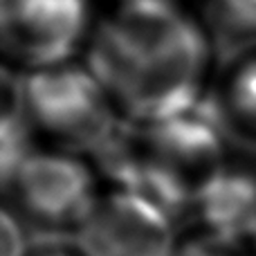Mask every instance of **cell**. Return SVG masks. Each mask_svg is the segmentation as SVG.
Masks as SVG:
<instances>
[{"label": "cell", "instance_id": "ba28073f", "mask_svg": "<svg viewBox=\"0 0 256 256\" xmlns=\"http://www.w3.org/2000/svg\"><path fill=\"white\" fill-rule=\"evenodd\" d=\"M207 102L227 137L256 148V45L220 66Z\"/></svg>", "mask_w": 256, "mask_h": 256}, {"label": "cell", "instance_id": "7a4b0ae2", "mask_svg": "<svg viewBox=\"0 0 256 256\" xmlns=\"http://www.w3.org/2000/svg\"><path fill=\"white\" fill-rule=\"evenodd\" d=\"M104 150L122 173L115 186L140 191L166 212L191 209L198 194L230 160L227 132L209 102L168 120L124 124Z\"/></svg>", "mask_w": 256, "mask_h": 256}, {"label": "cell", "instance_id": "5bb4252c", "mask_svg": "<svg viewBox=\"0 0 256 256\" xmlns=\"http://www.w3.org/2000/svg\"><path fill=\"white\" fill-rule=\"evenodd\" d=\"M207 2H209V0H207Z\"/></svg>", "mask_w": 256, "mask_h": 256}, {"label": "cell", "instance_id": "9c48e42d", "mask_svg": "<svg viewBox=\"0 0 256 256\" xmlns=\"http://www.w3.org/2000/svg\"><path fill=\"white\" fill-rule=\"evenodd\" d=\"M173 256H252V252L243 243L227 240L198 230L196 234L180 238Z\"/></svg>", "mask_w": 256, "mask_h": 256}, {"label": "cell", "instance_id": "6da1fadb", "mask_svg": "<svg viewBox=\"0 0 256 256\" xmlns=\"http://www.w3.org/2000/svg\"><path fill=\"white\" fill-rule=\"evenodd\" d=\"M84 61L124 124L196 110L220 72L216 30L196 0H104Z\"/></svg>", "mask_w": 256, "mask_h": 256}, {"label": "cell", "instance_id": "52a82bcc", "mask_svg": "<svg viewBox=\"0 0 256 256\" xmlns=\"http://www.w3.org/2000/svg\"><path fill=\"white\" fill-rule=\"evenodd\" d=\"M191 209L200 232L245 245L256 230V160L230 155Z\"/></svg>", "mask_w": 256, "mask_h": 256}, {"label": "cell", "instance_id": "5b68a950", "mask_svg": "<svg viewBox=\"0 0 256 256\" xmlns=\"http://www.w3.org/2000/svg\"><path fill=\"white\" fill-rule=\"evenodd\" d=\"M104 0H0L4 68L16 74L84 61Z\"/></svg>", "mask_w": 256, "mask_h": 256}, {"label": "cell", "instance_id": "8fae6325", "mask_svg": "<svg viewBox=\"0 0 256 256\" xmlns=\"http://www.w3.org/2000/svg\"><path fill=\"white\" fill-rule=\"evenodd\" d=\"M27 227L9 207L0 214V256H30L32 245L27 240Z\"/></svg>", "mask_w": 256, "mask_h": 256}, {"label": "cell", "instance_id": "277c9868", "mask_svg": "<svg viewBox=\"0 0 256 256\" xmlns=\"http://www.w3.org/2000/svg\"><path fill=\"white\" fill-rule=\"evenodd\" d=\"M7 204L25 227L48 234H79L104 189L84 153L36 144L4 182Z\"/></svg>", "mask_w": 256, "mask_h": 256}, {"label": "cell", "instance_id": "30bf717a", "mask_svg": "<svg viewBox=\"0 0 256 256\" xmlns=\"http://www.w3.org/2000/svg\"><path fill=\"white\" fill-rule=\"evenodd\" d=\"M222 27L236 34H256V0H209Z\"/></svg>", "mask_w": 256, "mask_h": 256}, {"label": "cell", "instance_id": "4fadbf2b", "mask_svg": "<svg viewBox=\"0 0 256 256\" xmlns=\"http://www.w3.org/2000/svg\"><path fill=\"white\" fill-rule=\"evenodd\" d=\"M245 248H248L250 252H252V256H256V230L252 232V236H250V238H248V243H245Z\"/></svg>", "mask_w": 256, "mask_h": 256}, {"label": "cell", "instance_id": "7c38bea8", "mask_svg": "<svg viewBox=\"0 0 256 256\" xmlns=\"http://www.w3.org/2000/svg\"><path fill=\"white\" fill-rule=\"evenodd\" d=\"M30 256H84L81 250L70 248V245H40V248H34Z\"/></svg>", "mask_w": 256, "mask_h": 256}, {"label": "cell", "instance_id": "8992f818", "mask_svg": "<svg viewBox=\"0 0 256 256\" xmlns=\"http://www.w3.org/2000/svg\"><path fill=\"white\" fill-rule=\"evenodd\" d=\"M180 243L173 214L140 191H104L76 234L84 256H173Z\"/></svg>", "mask_w": 256, "mask_h": 256}, {"label": "cell", "instance_id": "3957f363", "mask_svg": "<svg viewBox=\"0 0 256 256\" xmlns=\"http://www.w3.org/2000/svg\"><path fill=\"white\" fill-rule=\"evenodd\" d=\"M16 86L22 115L34 137L45 146L84 155L104 150L124 126L86 61L16 74Z\"/></svg>", "mask_w": 256, "mask_h": 256}]
</instances>
